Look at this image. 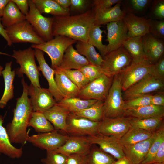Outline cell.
Masks as SVG:
<instances>
[{
  "label": "cell",
  "mask_w": 164,
  "mask_h": 164,
  "mask_svg": "<svg viewBox=\"0 0 164 164\" xmlns=\"http://www.w3.org/2000/svg\"><path fill=\"white\" fill-rule=\"evenodd\" d=\"M12 0L16 4L22 14L26 16L28 14L29 10L28 0Z\"/></svg>",
  "instance_id": "cell-53"
},
{
  "label": "cell",
  "mask_w": 164,
  "mask_h": 164,
  "mask_svg": "<svg viewBox=\"0 0 164 164\" xmlns=\"http://www.w3.org/2000/svg\"><path fill=\"white\" fill-rule=\"evenodd\" d=\"M29 10L26 20L31 25L38 35L45 41L53 38L52 33L53 17L43 16L37 9L32 0H29Z\"/></svg>",
  "instance_id": "cell-8"
},
{
  "label": "cell",
  "mask_w": 164,
  "mask_h": 164,
  "mask_svg": "<svg viewBox=\"0 0 164 164\" xmlns=\"http://www.w3.org/2000/svg\"><path fill=\"white\" fill-rule=\"evenodd\" d=\"M89 142L92 145H97L103 151L112 156L117 160L125 156L123 146L120 140L112 136L99 133L87 136Z\"/></svg>",
  "instance_id": "cell-15"
},
{
  "label": "cell",
  "mask_w": 164,
  "mask_h": 164,
  "mask_svg": "<svg viewBox=\"0 0 164 164\" xmlns=\"http://www.w3.org/2000/svg\"><path fill=\"white\" fill-rule=\"evenodd\" d=\"M153 12L157 18L162 19L164 18V1L155 0L153 3Z\"/></svg>",
  "instance_id": "cell-50"
},
{
  "label": "cell",
  "mask_w": 164,
  "mask_h": 164,
  "mask_svg": "<svg viewBox=\"0 0 164 164\" xmlns=\"http://www.w3.org/2000/svg\"><path fill=\"white\" fill-rule=\"evenodd\" d=\"M112 164H130V163L125 157L117 160V161H115Z\"/></svg>",
  "instance_id": "cell-59"
},
{
  "label": "cell",
  "mask_w": 164,
  "mask_h": 164,
  "mask_svg": "<svg viewBox=\"0 0 164 164\" xmlns=\"http://www.w3.org/2000/svg\"><path fill=\"white\" fill-rule=\"evenodd\" d=\"M149 33L154 36L164 39V21L149 20Z\"/></svg>",
  "instance_id": "cell-46"
},
{
  "label": "cell",
  "mask_w": 164,
  "mask_h": 164,
  "mask_svg": "<svg viewBox=\"0 0 164 164\" xmlns=\"http://www.w3.org/2000/svg\"><path fill=\"white\" fill-rule=\"evenodd\" d=\"M94 13L89 10L78 15L53 16V36H63L76 41H88L90 30L94 24Z\"/></svg>",
  "instance_id": "cell-1"
},
{
  "label": "cell",
  "mask_w": 164,
  "mask_h": 164,
  "mask_svg": "<svg viewBox=\"0 0 164 164\" xmlns=\"http://www.w3.org/2000/svg\"><path fill=\"white\" fill-rule=\"evenodd\" d=\"M152 94H147L125 101V110L137 108L151 104Z\"/></svg>",
  "instance_id": "cell-43"
},
{
  "label": "cell",
  "mask_w": 164,
  "mask_h": 164,
  "mask_svg": "<svg viewBox=\"0 0 164 164\" xmlns=\"http://www.w3.org/2000/svg\"><path fill=\"white\" fill-rule=\"evenodd\" d=\"M92 145L87 136H69L65 143L54 151L67 156L77 154H88Z\"/></svg>",
  "instance_id": "cell-20"
},
{
  "label": "cell",
  "mask_w": 164,
  "mask_h": 164,
  "mask_svg": "<svg viewBox=\"0 0 164 164\" xmlns=\"http://www.w3.org/2000/svg\"><path fill=\"white\" fill-rule=\"evenodd\" d=\"M162 162H164V141L161 144L152 163Z\"/></svg>",
  "instance_id": "cell-54"
},
{
  "label": "cell",
  "mask_w": 164,
  "mask_h": 164,
  "mask_svg": "<svg viewBox=\"0 0 164 164\" xmlns=\"http://www.w3.org/2000/svg\"><path fill=\"white\" fill-rule=\"evenodd\" d=\"M69 136L60 134L58 131L39 133L28 137L27 142L46 151H54L62 146Z\"/></svg>",
  "instance_id": "cell-13"
},
{
  "label": "cell",
  "mask_w": 164,
  "mask_h": 164,
  "mask_svg": "<svg viewBox=\"0 0 164 164\" xmlns=\"http://www.w3.org/2000/svg\"><path fill=\"white\" fill-rule=\"evenodd\" d=\"M152 75L155 78L164 82V57L163 56L154 64Z\"/></svg>",
  "instance_id": "cell-48"
},
{
  "label": "cell",
  "mask_w": 164,
  "mask_h": 164,
  "mask_svg": "<svg viewBox=\"0 0 164 164\" xmlns=\"http://www.w3.org/2000/svg\"><path fill=\"white\" fill-rule=\"evenodd\" d=\"M103 32L100 26L94 24L90 30L88 41L97 49L102 57L108 53L107 45L102 43Z\"/></svg>",
  "instance_id": "cell-40"
},
{
  "label": "cell",
  "mask_w": 164,
  "mask_h": 164,
  "mask_svg": "<svg viewBox=\"0 0 164 164\" xmlns=\"http://www.w3.org/2000/svg\"><path fill=\"white\" fill-rule=\"evenodd\" d=\"M70 112L57 103L43 113L53 126L55 129L65 132L67 118Z\"/></svg>",
  "instance_id": "cell-23"
},
{
  "label": "cell",
  "mask_w": 164,
  "mask_h": 164,
  "mask_svg": "<svg viewBox=\"0 0 164 164\" xmlns=\"http://www.w3.org/2000/svg\"><path fill=\"white\" fill-rule=\"evenodd\" d=\"M95 99H83L78 97L63 98L58 104L67 109L70 113H75L87 108L97 101Z\"/></svg>",
  "instance_id": "cell-35"
},
{
  "label": "cell",
  "mask_w": 164,
  "mask_h": 164,
  "mask_svg": "<svg viewBox=\"0 0 164 164\" xmlns=\"http://www.w3.org/2000/svg\"><path fill=\"white\" fill-rule=\"evenodd\" d=\"M115 161L112 156L99 147L92 146L87 155V164H112Z\"/></svg>",
  "instance_id": "cell-39"
},
{
  "label": "cell",
  "mask_w": 164,
  "mask_h": 164,
  "mask_svg": "<svg viewBox=\"0 0 164 164\" xmlns=\"http://www.w3.org/2000/svg\"><path fill=\"white\" fill-rule=\"evenodd\" d=\"M87 1L86 0H71V9L74 10H82L86 6Z\"/></svg>",
  "instance_id": "cell-55"
},
{
  "label": "cell",
  "mask_w": 164,
  "mask_h": 164,
  "mask_svg": "<svg viewBox=\"0 0 164 164\" xmlns=\"http://www.w3.org/2000/svg\"><path fill=\"white\" fill-rule=\"evenodd\" d=\"M1 19L2 26L6 28L26 20V16L22 14L12 0H10Z\"/></svg>",
  "instance_id": "cell-30"
},
{
  "label": "cell",
  "mask_w": 164,
  "mask_h": 164,
  "mask_svg": "<svg viewBox=\"0 0 164 164\" xmlns=\"http://www.w3.org/2000/svg\"><path fill=\"white\" fill-rule=\"evenodd\" d=\"M0 35L5 39L8 46H11L12 45V43L7 35L5 28L2 24L1 18H0Z\"/></svg>",
  "instance_id": "cell-56"
},
{
  "label": "cell",
  "mask_w": 164,
  "mask_h": 164,
  "mask_svg": "<svg viewBox=\"0 0 164 164\" xmlns=\"http://www.w3.org/2000/svg\"><path fill=\"white\" fill-rule=\"evenodd\" d=\"M150 1L149 0H131L129 1V2L134 10L141 11L146 8Z\"/></svg>",
  "instance_id": "cell-52"
},
{
  "label": "cell",
  "mask_w": 164,
  "mask_h": 164,
  "mask_svg": "<svg viewBox=\"0 0 164 164\" xmlns=\"http://www.w3.org/2000/svg\"><path fill=\"white\" fill-rule=\"evenodd\" d=\"M87 155L77 154L67 156V164H87Z\"/></svg>",
  "instance_id": "cell-49"
},
{
  "label": "cell",
  "mask_w": 164,
  "mask_h": 164,
  "mask_svg": "<svg viewBox=\"0 0 164 164\" xmlns=\"http://www.w3.org/2000/svg\"><path fill=\"white\" fill-rule=\"evenodd\" d=\"M10 0H0V18L2 17L5 9Z\"/></svg>",
  "instance_id": "cell-58"
},
{
  "label": "cell",
  "mask_w": 164,
  "mask_h": 164,
  "mask_svg": "<svg viewBox=\"0 0 164 164\" xmlns=\"http://www.w3.org/2000/svg\"><path fill=\"white\" fill-rule=\"evenodd\" d=\"M99 123L70 113L67 118L65 132L73 136L94 135L98 133Z\"/></svg>",
  "instance_id": "cell-10"
},
{
  "label": "cell",
  "mask_w": 164,
  "mask_h": 164,
  "mask_svg": "<svg viewBox=\"0 0 164 164\" xmlns=\"http://www.w3.org/2000/svg\"><path fill=\"white\" fill-rule=\"evenodd\" d=\"M101 66L104 74L110 77L122 72L132 62V57L123 46L108 53Z\"/></svg>",
  "instance_id": "cell-6"
},
{
  "label": "cell",
  "mask_w": 164,
  "mask_h": 164,
  "mask_svg": "<svg viewBox=\"0 0 164 164\" xmlns=\"http://www.w3.org/2000/svg\"><path fill=\"white\" fill-rule=\"evenodd\" d=\"M28 93L33 111H43L50 108L57 103L48 89L35 87L30 84Z\"/></svg>",
  "instance_id": "cell-16"
},
{
  "label": "cell",
  "mask_w": 164,
  "mask_h": 164,
  "mask_svg": "<svg viewBox=\"0 0 164 164\" xmlns=\"http://www.w3.org/2000/svg\"><path fill=\"white\" fill-rule=\"evenodd\" d=\"M61 69L80 90L84 88L90 82L83 73L79 70Z\"/></svg>",
  "instance_id": "cell-42"
},
{
  "label": "cell",
  "mask_w": 164,
  "mask_h": 164,
  "mask_svg": "<svg viewBox=\"0 0 164 164\" xmlns=\"http://www.w3.org/2000/svg\"><path fill=\"white\" fill-rule=\"evenodd\" d=\"M151 104L158 106H164V92H157L155 94H152Z\"/></svg>",
  "instance_id": "cell-51"
},
{
  "label": "cell",
  "mask_w": 164,
  "mask_h": 164,
  "mask_svg": "<svg viewBox=\"0 0 164 164\" xmlns=\"http://www.w3.org/2000/svg\"><path fill=\"white\" fill-rule=\"evenodd\" d=\"M89 64L87 59L80 54L71 45L66 50L58 67L64 70H79Z\"/></svg>",
  "instance_id": "cell-24"
},
{
  "label": "cell",
  "mask_w": 164,
  "mask_h": 164,
  "mask_svg": "<svg viewBox=\"0 0 164 164\" xmlns=\"http://www.w3.org/2000/svg\"><path fill=\"white\" fill-rule=\"evenodd\" d=\"M107 25V45L108 52L123 46L124 42L128 38L127 28L123 19L110 22Z\"/></svg>",
  "instance_id": "cell-17"
},
{
  "label": "cell",
  "mask_w": 164,
  "mask_h": 164,
  "mask_svg": "<svg viewBox=\"0 0 164 164\" xmlns=\"http://www.w3.org/2000/svg\"><path fill=\"white\" fill-rule=\"evenodd\" d=\"M5 29L12 43H29L39 44L45 42L26 20Z\"/></svg>",
  "instance_id": "cell-9"
},
{
  "label": "cell",
  "mask_w": 164,
  "mask_h": 164,
  "mask_svg": "<svg viewBox=\"0 0 164 164\" xmlns=\"http://www.w3.org/2000/svg\"><path fill=\"white\" fill-rule=\"evenodd\" d=\"M124 116L138 119L164 118V106L151 104L137 108L126 109Z\"/></svg>",
  "instance_id": "cell-26"
},
{
  "label": "cell",
  "mask_w": 164,
  "mask_h": 164,
  "mask_svg": "<svg viewBox=\"0 0 164 164\" xmlns=\"http://www.w3.org/2000/svg\"><path fill=\"white\" fill-rule=\"evenodd\" d=\"M154 132L131 127L120 141L123 146L132 145L149 138Z\"/></svg>",
  "instance_id": "cell-34"
},
{
  "label": "cell",
  "mask_w": 164,
  "mask_h": 164,
  "mask_svg": "<svg viewBox=\"0 0 164 164\" xmlns=\"http://www.w3.org/2000/svg\"><path fill=\"white\" fill-rule=\"evenodd\" d=\"M61 7L64 9L69 8L70 6L71 0H54Z\"/></svg>",
  "instance_id": "cell-57"
},
{
  "label": "cell",
  "mask_w": 164,
  "mask_h": 164,
  "mask_svg": "<svg viewBox=\"0 0 164 164\" xmlns=\"http://www.w3.org/2000/svg\"><path fill=\"white\" fill-rule=\"evenodd\" d=\"M79 70L83 73L90 82L105 75L100 66L90 64Z\"/></svg>",
  "instance_id": "cell-44"
},
{
  "label": "cell",
  "mask_w": 164,
  "mask_h": 164,
  "mask_svg": "<svg viewBox=\"0 0 164 164\" xmlns=\"http://www.w3.org/2000/svg\"><path fill=\"white\" fill-rule=\"evenodd\" d=\"M55 81L63 98L77 97L80 91L78 87L66 75L60 68L55 70Z\"/></svg>",
  "instance_id": "cell-25"
},
{
  "label": "cell",
  "mask_w": 164,
  "mask_h": 164,
  "mask_svg": "<svg viewBox=\"0 0 164 164\" xmlns=\"http://www.w3.org/2000/svg\"><path fill=\"white\" fill-rule=\"evenodd\" d=\"M123 46L130 54L132 62L138 63L147 59L144 51L142 36L128 38L124 42Z\"/></svg>",
  "instance_id": "cell-31"
},
{
  "label": "cell",
  "mask_w": 164,
  "mask_h": 164,
  "mask_svg": "<svg viewBox=\"0 0 164 164\" xmlns=\"http://www.w3.org/2000/svg\"><path fill=\"white\" fill-rule=\"evenodd\" d=\"M150 164H164V162L162 163H153Z\"/></svg>",
  "instance_id": "cell-61"
},
{
  "label": "cell",
  "mask_w": 164,
  "mask_h": 164,
  "mask_svg": "<svg viewBox=\"0 0 164 164\" xmlns=\"http://www.w3.org/2000/svg\"><path fill=\"white\" fill-rule=\"evenodd\" d=\"M41 13L49 14L54 16L70 15V9L61 7L54 0H32Z\"/></svg>",
  "instance_id": "cell-33"
},
{
  "label": "cell",
  "mask_w": 164,
  "mask_h": 164,
  "mask_svg": "<svg viewBox=\"0 0 164 164\" xmlns=\"http://www.w3.org/2000/svg\"><path fill=\"white\" fill-rule=\"evenodd\" d=\"M103 105V101L97 100L90 107L73 113L93 121L100 122L104 117Z\"/></svg>",
  "instance_id": "cell-38"
},
{
  "label": "cell",
  "mask_w": 164,
  "mask_h": 164,
  "mask_svg": "<svg viewBox=\"0 0 164 164\" xmlns=\"http://www.w3.org/2000/svg\"><path fill=\"white\" fill-rule=\"evenodd\" d=\"M129 117L104 118L99 122L98 133L120 140L131 127Z\"/></svg>",
  "instance_id": "cell-14"
},
{
  "label": "cell",
  "mask_w": 164,
  "mask_h": 164,
  "mask_svg": "<svg viewBox=\"0 0 164 164\" xmlns=\"http://www.w3.org/2000/svg\"><path fill=\"white\" fill-rule=\"evenodd\" d=\"M3 123L2 117L0 115V155L4 154L12 159L19 158L23 154L22 149L16 148L12 144Z\"/></svg>",
  "instance_id": "cell-28"
},
{
  "label": "cell",
  "mask_w": 164,
  "mask_h": 164,
  "mask_svg": "<svg viewBox=\"0 0 164 164\" xmlns=\"http://www.w3.org/2000/svg\"><path fill=\"white\" fill-rule=\"evenodd\" d=\"M164 141V127L163 124L156 131L155 137L145 159L141 164L152 163L161 144Z\"/></svg>",
  "instance_id": "cell-41"
},
{
  "label": "cell",
  "mask_w": 164,
  "mask_h": 164,
  "mask_svg": "<svg viewBox=\"0 0 164 164\" xmlns=\"http://www.w3.org/2000/svg\"><path fill=\"white\" fill-rule=\"evenodd\" d=\"M11 56L16 60L20 67L17 69L15 74L19 77L25 74L31 84L35 87H41L39 81V71L35 60L34 50L31 47L23 50L13 51Z\"/></svg>",
  "instance_id": "cell-4"
},
{
  "label": "cell",
  "mask_w": 164,
  "mask_h": 164,
  "mask_svg": "<svg viewBox=\"0 0 164 164\" xmlns=\"http://www.w3.org/2000/svg\"><path fill=\"white\" fill-rule=\"evenodd\" d=\"M3 68L2 67V66H0V76L2 75V71L3 70Z\"/></svg>",
  "instance_id": "cell-60"
},
{
  "label": "cell",
  "mask_w": 164,
  "mask_h": 164,
  "mask_svg": "<svg viewBox=\"0 0 164 164\" xmlns=\"http://www.w3.org/2000/svg\"><path fill=\"white\" fill-rule=\"evenodd\" d=\"M131 127L147 131L154 132L159 128L163 124L164 118H150L138 119L129 117Z\"/></svg>",
  "instance_id": "cell-37"
},
{
  "label": "cell",
  "mask_w": 164,
  "mask_h": 164,
  "mask_svg": "<svg viewBox=\"0 0 164 164\" xmlns=\"http://www.w3.org/2000/svg\"><path fill=\"white\" fill-rule=\"evenodd\" d=\"M75 47L78 53L84 56L90 64L101 67L103 57L89 41H77Z\"/></svg>",
  "instance_id": "cell-32"
},
{
  "label": "cell",
  "mask_w": 164,
  "mask_h": 164,
  "mask_svg": "<svg viewBox=\"0 0 164 164\" xmlns=\"http://www.w3.org/2000/svg\"><path fill=\"white\" fill-rule=\"evenodd\" d=\"M156 131L149 138L131 145L123 146L125 156L130 164H140L145 159L156 135Z\"/></svg>",
  "instance_id": "cell-18"
},
{
  "label": "cell",
  "mask_w": 164,
  "mask_h": 164,
  "mask_svg": "<svg viewBox=\"0 0 164 164\" xmlns=\"http://www.w3.org/2000/svg\"><path fill=\"white\" fill-rule=\"evenodd\" d=\"M121 2L120 0H95L93 3V11L95 14L104 11Z\"/></svg>",
  "instance_id": "cell-47"
},
{
  "label": "cell",
  "mask_w": 164,
  "mask_h": 164,
  "mask_svg": "<svg viewBox=\"0 0 164 164\" xmlns=\"http://www.w3.org/2000/svg\"><path fill=\"white\" fill-rule=\"evenodd\" d=\"M164 87V82L150 74L122 92V97L125 101L154 92L163 91Z\"/></svg>",
  "instance_id": "cell-12"
},
{
  "label": "cell",
  "mask_w": 164,
  "mask_h": 164,
  "mask_svg": "<svg viewBox=\"0 0 164 164\" xmlns=\"http://www.w3.org/2000/svg\"><path fill=\"white\" fill-rule=\"evenodd\" d=\"M28 126L32 127L39 133L47 132L55 130L43 112L39 111L32 112Z\"/></svg>",
  "instance_id": "cell-36"
},
{
  "label": "cell",
  "mask_w": 164,
  "mask_h": 164,
  "mask_svg": "<svg viewBox=\"0 0 164 164\" xmlns=\"http://www.w3.org/2000/svg\"><path fill=\"white\" fill-rule=\"evenodd\" d=\"M125 110L119 73L113 77L112 84L104 101L103 118L123 116Z\"/></svg>",
  "instance_id": "cell-3"
},
{
  "label": "cell",
  "mask_w": 164,
  "mask_h": 164,
  "mask_svg": "<svg viewBox=\"0 0 164 164\" xmlns=\"http://www.w3.org/2000/svg\"><path fill=\"white\" fill-rule=\"evenodd\" d=\"M154 64L147 59L132 62L120 73L122 92L147 76L152 74Z\"/></svg>",
  "instance_id": "cell-7"
},
{
  "label": "cell",
  "mask_w": 164,
  "mask_h": 164,
  "mask_svg": "<svg viewBox=\"0 0 164 164\" xmlns=\"http://www.w3.org/2000/svg\"><path fill=\"white\" fill-rule=\"evenodd\" d=\"M77 41L63 36H58L39 44H33L31 47L46 53L50 58L51 68L54 70L60 66L67 49Z\"/></svg>",
  "instance_id": "cell-5"
},
{
  "label": "cell",
  "mask_w": 164,
  "mask_h": 164,
  "mask_svg": "<svg viewBox=\"0 0 164 164\" xmlns=\"http://www.w3.org/2000/svg\"><path fill=\"white\" fill-rule=\"evenodd\" d=\"M12 62L6 63L5 67L2 71L5 83V89L0 100V108H3L8 102L13 98L14 87L13 81L15 75V70H12Z\"/></svg>",
  "instance_id": "cell-27"
},
{
  "label": "cell",
  "mask_w": 164,
  "mask_h": 164,
  "mask_svg": "<svg viewBox=\"0 0 164 164\" xmlns=\"http://www.w3.org/2000/svg\"><path fill=\"white\" fill-rule=\"evenodd\" d=\"M23 91L17 98L13 116L6 129L12 143L26 144L29 136L27 128L32 112L33 108L28 93V86L24 78L21 80Z\"/></svg>",
  "instance_id": "cell-2"
},
{
  "label": "cell",
  "mask_w": 164,
  "mask_h": 164,
  "mask_svg": "<svg viewBox=\"0 0 164 164\" xmlns=\"http://www.w3.org/2000/svg\"><path fill=\"white\" fill-rule=\"evenodd\" d=\"M121 2L109 9L95 13L94 24L100 26L122 19L126 13L121 8Z\"/></svg>",
  "instance_id": "cell-29"
},
{
  "label": "cell",
  "mask_w": 164,
  "mask_h": 164,
  "mask_svg": "<svg viewBox=\"0 0 164 164\" xmlns=\"http://www.w3.org/2000/svg\"><path fill=\"white\" fill-rule=\"evenodd\" d=\"M35 57L38 62L39 70L40 71L47 80L48 89L53 96L56 102H59L63 99L61 93L58 89L55 80V70L50 67L47 63L44 57L43 52L38 49H35Z\"/></svg>",
  "instance_id": "cell-19"
},
{
  "label": "cell",
  "mask_w": 164,
  "mask_h": 164,
  "mask_svg": "<svg viewBox=\"0 0 164 164\" xmlns=\"http://www.w3.org/2000/svg\"><path fill=\"white\" fill-rule=\"evenodd\" d=\"M123 20L128 29V38L142 36L149 33V20L144 17L128 13L125 14Z\"/></svg>",
  "instance_id": "cell-22"
},
{
  "label": "cell",
  "mask_w": 164,
  "mask_h": 164,
  "mask_svg": "<svg viewBox=\"0 0 164 164\" xmlns=\"http://www.w3.org/2000/svg\"></svg>",
  "instance_id": "cell-62"
},
{
  "label": "cell",
  "mask_w": 164,
  "mask_h": 164,
  "mask_svg": "<svg viewBox=\"0 0 164 164\" xmlns=\"http://www.w3.org/2000/svg\"><path fill=\"white\" fill-rule=\"evenodd\" d=\"M113 77L103 75L90 82L80 90L77 97L83 99L104 101L112 84Z\"/></svg>",
  "instance_id": "cell-11"
},
{
  "label": "cell",
  "mask_w": 164,
  "mask_h": 164,
  "mask_svg": "<svg viewBox=\"0 0 164 164\" xmlns=\"http://www.w3.org/2000/svg\"><path fill=\"white\" fill-rule=\"evenodd\" d=\"M67 156L54 151H46L45 158L41 159L44 164H67Z\"/></svg>",
  "instance_id": "cell-45"
},
{
  "label": "cell",
  "mask_w": 164,
  "mask_h": 164,
  "mask_svg": "<svg viewBox=\"0 0 164 164\" xmlns=\"http://www.w3.org/2000/svg\"><path fill=\"white\" fill-rule=\"evenodd\" d=\"M142 39L146 58L154 64L163 56L164 43L150 33L142 36Z\"/></svg>",
  "instance_id": "cell-21"
}]
</instances>
